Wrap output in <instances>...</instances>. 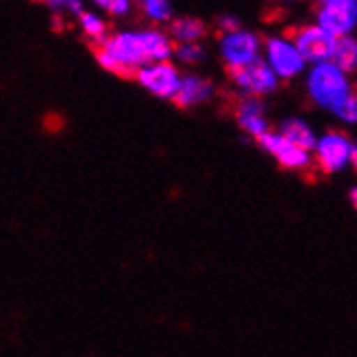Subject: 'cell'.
I'll list each match as a JSON object with an SVG mask.
<instances>
[{
    "label": "cell",
    "mask_w": 357,
    "mask_h": 357,
    "mask_svg": "<svg viewBox=\"0 0 357 357\" xmlns=\"http://www.w3.org/2000/svg\"><path fill=\"white\" fill-rule=\"evenodd\" d=\"M96 59L104 70L126 78L135 76L137 68L150 66L148 48L141 33H119L109 37L107 44L96 50Z\"/></svg>",
    "instance_id": "cell-1"
},
{
    "label": "cell",
    "mask_w": 357,
    "mask_h": 357,
    "mask_svg": "<svg viewBox=\"0 0 357 357\" xmlns=\"http://www.w3.org/2000/svg\"><path fill=\"white\" fill-rule=\"evenodd\" d=\"M351 89L353 85L349 82L347 74L333 61L314 66V70L307 76V91L312 100L323 109L333 111L351 93Z\"/></svg>",
    "instance_id": "cell-2"
},
{
    "label": "cell",
    "mask_w": 357,
    "mask_h": 357,
    "mask_svg": "<svg viewBox=\"0 0 357 357\" xmlns=\"http://www.w3.org/2000/svg\"><path fill=\"white\" fill-rule=\"evenodd\" d=\"M290 41L297 46L301 56L305 61L314 63V66L333 61L335 44H338V39L319 24L317 26H299L295 31H290Z\"/></svg>",
    "instance_id": "cell-3"
},
{
    "label": "cell",
    "mask_w": 357,
    "mask_h": 357,
    "mask_svg": "<svg viewBox=\"0 0 357 357\" xmlns=\"http://www.w3.org/2000/svg\"><path fill=\"white\" fill-rule=\"evenodd\" d=\"M317 17L335 39L349 37L357 26V0H317Z\"/></svg>",
    "instance_id": "cell-4"
},
{
    "label": "cell",
    "mask_w": 357,
    "mask_h": 357,
    "mask_svg": "<svg viewBox=\"0 0 357 357\" xmlns=\"http://www.w3.org/2000/svg\"><path fill=\"white\" fill-rule=\"evenodd\" d=\"M229 78L234 80V85L241 87L247 96H266L275 91L278 87V74L271 70L266 61H254L245 68H227Z\"/></svg>",
    "instance_id": "cell-5"
},
{
    "label": "cell",
    "mask_w": 357,
    "mask_h": 357,
    "mask_svg": "<svg viewBox=\"0 0 357 357\" xmlns=\"http://www.w3.org/2000/svg\"><path fill=\"white\" fill-rule=\"evenodd\" d=\"M264 48H266V63L271 66V70L278 74V78H292L301 74L305 59L301 56V52L290 39L268 37Z\"/></svg>",
    "instance_id": "cell-6"
},
{
    "label": "cell",
    "mask_w": 357,
    "mask_h": 357,
    "mask_svg": "<svg viewBox=\"0 0 357 357\" xmlns=\"http://www.w3.org/2000/svg\"><path fill=\"white\" fill-rule=\"evenodd\" d=\"M137 78L141 85L152 91L154 96L160 98H176L180 87H182V78L178 74V70L172 66V63H150L137 72Z\"/></svg>",
    "instance_id": "cell-7"
},
{
    "label": "cell",
    "mask_w": 357,
    "mask_h": 357,
    "mask_svg": "<svg viewBox=\"0 0 357 357\" xmlns=\"http://www.w3.org/2000/svg\"><path fill=\"white\" fill-rule=\"evenodd\" d=\"M258 52L260 39L254 33L238 29L229 35H223L221 39V56L227 63V68H245L249 63L258 61Z\"/></svg>",
    "instance_id": "cell-8"
},
{
    "label": "cell",
    "mask_w": 357,
    "mask_h": 357,
    "mask_svg": "<svg viewBox=\"0 0 357 357\" xmlns=\"http://www.w3.org/2000/svg\"><path fill=\"white\" fill-rule=\"evenodd\" d=\"M353 145L342 132H329L325 135L317 145V162L319 169L325 174H333L342 169V167L351 160Z\"/></svg>",
    "instance_id": "cell-9"
},
{
    "label": "cell",
    "mask_w": 357,
    "mask_h": 357,
    "mask_svg": "<svg viewBox=\"0 0 357 357\" xmlns=\"http://www.w3.org/2000/svg\"><path fill=\"white\" fill-rule=\"evenodd\" d=\"M258 143L262 148L273 154L282 167H288V169H299V167H307L310 158H307V152H303L297 145H292L288 139H284L282 135L278 132H266L258 139Z\"/></svg>",
    "instance_id": "cell-10"
},
{
    "label": "cell",
    "mask_w": 357,
    "mask_h": 357,
    "mask_svg": "<svg viewBox=\"0 0 357 357\" xmlns=\"http://www.w3.org/2000/svg\"><path fill=\"white\" fill-rule=\"evenodd\" d=\"M236 117H238L241 128L249 135H254L256 139L268 132L266 121L262 117V104L254 96H245L236 102Z\"/></svg>",
    "instance_id": "cell-11"
},
{
    "label": "cell",
    "mask_w": 357,
    "mask_h": 357,
    "mask_svg": "<svg viewBox=\"0 0 357 357\" xmlns=\"http://www.w3.org/2000/svg\"><path fill=\"white\" fill-rule=\"evenodd\" d=\"M210 96H213V82L206 78H199V76H184L182 87H180L178 96L174 98V102L180 109H188V107H195V104L206 102Z\"/></svg>",
    "instance_id": "cell-12"
},
{
    "label": "cell",
    "mask_w": 357,
    "mask_h": 357,
    "mask_svg": "<svg viewBox=\"0 0 357 357\" xmlns=\"http://www.w3.org/2000/svg\"><path fill=\"white\" fill-rule=\"evenodd\" d=\"M284 139H288L292 145H297V148H301L303 152H310L317 148V139H314V132L312 128L301 121V119H288L282 123V132H280Z\"/></svg>",
    "instance_id": "cell-13"
},
{
    "label": "cell",
    "mask_w": 357,
    "mask_h": 357,
    "mask_svg": "<svg viewBox=\"0 0 357 357\" xmlns=\"http://www.w3.org/2000/svg\"><path fill=\"white\" fill-rule=\"evenodd\" d=\"M169 35L180 44H195L206 35V26L197 17H178L169 26Z\"/></svg>",
    "instance_id": "cell-14"
},
{
    "label": "cell",
    "mask_w": 357,
    "mask_h": 357,
    "mask_svg": "<svg viewBox=\"0 0 357 357\" xmlns=\"http://www.w3.org/2000/svg\"><path fill=\"white\" fill-rule=\"evenodd\" d=\"M143 41H145V48H148V56L150 63H162L172 56L174 46L167 35H162L160 31H143Z\"/></svg>",
    "instance_id": "cell-15"
},
{
    "label": "cell",
    "mask_w": 357,
    "mask_h": 357,
    "mask_svg": "<svg viewBox=\"0 0 357 357\" xmlns=\"http://www.w3.org/2000/svg\"><path fill=\"white\" fill-rule=\"evenodd\" d=\"M333 63L344 74L355 72L357 70V39H353V37H340L338 44H335Z\"/></svg>",
    "instance_id": "cell-16"
},
{
    "label": "cell",
    "mask_w": 357,
    "mask_h": 357,
    "mask_svg": "<svg viewBox=\"0 0 357 357\" xmlns=\"http://www.w3.org/2000/svg\"><path fill=\"white\" fill-rule=\"evenodd\" d=\"M78 17H80L82 33H85L91 41H96V44H100V46L107 44V39H109L107 37V26H104V22L98 15L82 11V13H78Z\"/></svg>",
    "instance_id": "cell-17"
},
{
    "label": "cell",
    "mask_w": 357,
    "mask_h": 357,
    "mask_svg": "<svg viewBox=\"0 0 357 357\" xmlns=\"http://www.w3.org/2000/svg\"><path fill=\"white\" fill-rule=\"evenodd\" d=\"M143 13L154 22H167L172 17V5L169 0H137Z\"/></svg>",
    "instance_id": "cell-18"
},
{
    "label": "cell",
    "mask_w": 357,
    "mask_h": 357,
    "mask_svg": "<svg viewBox=\"0 0 357 357\" xmlns=\"http://www.w3.org/2000/svg\"><path fill=\"white\" fill-rule=\"evenodd\" d=\"M333 113L338 115L340 119L349 121V123H355L357 121V87L351 89V93L338 104V107L333 109Z\"/></svg>",
    "instance_id": "cell-19"
},
{
    "label": "cell",
    "mask_w": 357,
    "mask_h": 357,
    "mask_svg": "<svg viewBox=\"0 0 357 357\" xmlns=\"http://www.w3.org/2000/svg\"><path fill=\"white\" fill-rule=\"evenodd\" d=\"M176 54H178V59L182 63H199L206 56L204 48L197 46V44H180L178 50H176Z\"/></svg>",
    "instance_id": "cell-20"
},
{
    "label": "cell",
    "mask_w": 357,
    "mask_h": 357,
    "mask_svg": "<svg viewBox=\"0 0 357 357\" xmlns=\"http://www.w3.org/2000/svg\"><path fill=\"white\" fill-rule=\"evenodd\" d=\"M93 3L111 15H126L130 11V0H93Z\"/></svg>",
    "instance_id": "cell-21"
},
{
    "label": "cell",
    "mask_w": 357,
    "mask_h": 357,
    "mask_svg": "<svg viewBox=\"0 0 357 357\" xmlns=\"http://www.w3.org/2000/svg\"><path fill=\"white\" fill-rule=\"evenodd\" d=\"M44 5L52 9H63V11H72V13H82L80 11V0H41Z\"/></svg>",
    "instance_id": "cell-22"
},
{
    "label": "cell",
    "mask_w": 357,
    "mask_h": 357,
    "mask_svg": "<svg viewBox=\"0 0 357 357\" xmlns=\"http://www.w3.org/2000/svg\"><path fill=\"white\" fill-rule=\"evenodd\" d=\"M219 29H221L223 35L234 33V31H238V20H236V17H221Z\"/></svg>",
    "instance_id": "cell-23"
},
{
    "label": "cell",
    "mask_w": 357,
    "mask_h": 357,
    "mask_svg": "<svg viewBox=\"0 0 357 357\" xmlns=\"http://www.w3.org/2000/svg\"><path fill=\"white\" fill-rule=\"evenodd\" d=\"M351 162H353V167L357 169V148H353V152H351Z\"/></svg>",
    "instance_id": "cell-24"
},
{
    "label": "cell",
    "mask_w": 357,
    "mask_h": 357,
    "mask_svg": "<svg viewBox=\"0 0 357 357\" xmlns=\"http://www.w3.org/2000/svg\"><path fill=\"white\" fill-rule=\"evenodd\" d=\"M351 202H353V206L357 208V188H353V191H351Z\"/></svg>",
    "instance_id": "cell-25"
}]
</instances>
